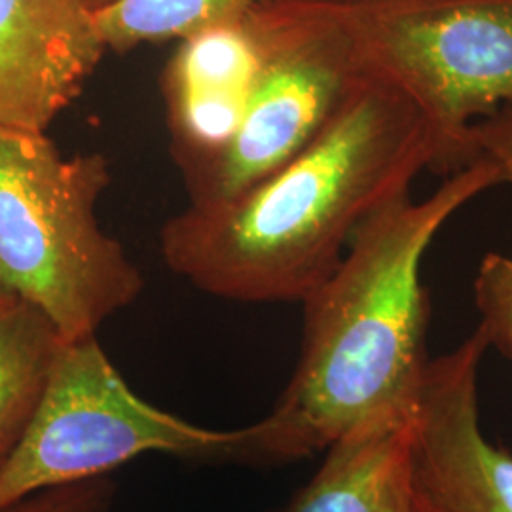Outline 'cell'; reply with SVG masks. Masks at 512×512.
<instances>
[{
	"mask_svg": "<svg viewBox=\"0 0 512 512\" xmlns=\"http://www.w3.org/2000/svg\"><path fill=\"white\" fill-rule=\"evenodd\" d=\"M258 52L238 131L186 177L192 205L226 202L308 147L363 76L336 0H275L247 14Z\"/></svg>",
	"mask_w": 512,
	"mask_h": 512,
	"instance_id": "6",
	"label": "cell"
},
{
	"mask_svg": "<svg viewBox=\"0 0 512 512\" xmlns=\"http://www.w3.org/2000/svg\"><path fill=\"white\" fill-rule=\"evenodd\" d=\"M435 147L403 93L363 74L329 124L236 198L165 222L167 268L202 293L243 304L304 302L378 207L433 167Z\"/></svg>",
	"mask_w": 512,
	"mask_h": 512,
	"instance_id": "1",
	"label": "cell"
},
{
	"mask_svg": "<svg viewBox=\"0 0 512 512\" xmlns=\"http://www.w3.org/2000/svg\"><path fill=\"white\" fill-rule=\"evenodd\" d=\"M245 18L179 40L165 67L169 131L184 177L219 156L247 109L258 52Z\"/></svg>",
	"mask_w": 512,
	"mask_h": 512,
	"instance_id": "9",
	"label": "cell"
},
{
	"mask_svg": "<svg viewBox=\"0 0 512 512\" xmlns=\"http://www.w3.org/2000/svg\"><path fill=\"white\" fill-rule=\"evenodd\" d=\"M243 429H209L141 399L97 336L63 342L35 418L0 471V509L145 454L236 459Z\"/></svg>",
	"mask_w": 512,
	"mask_h": 512,
	"instance_id": "5",
	"label": "cell"
},
{
	"mask_svg": "<svg viewBox=\"0 0 512 512\" xmlns=\"http://www.w3.org/2000/svg\"><path fill=\"white\" fill-rule=\"evenodd\" d=\"M103 154L65 156L46 133L0 128V294L37 308L65 342L97 336L145 279L101 226Z\"/></svg>",
	"mask_w": 512,
	"mask_h": 512,
	"instance_id": "3",
	"label": "cell"
},
{
	"mask_svg": "<svg viewBox=\"0 0 512 512\" xmlns=\"http://www.w3.org/2000/svg\"><path fill=\"white\" fill-rule=\"evenodd\" d=\"M503 183V165L482 154L423 202L404 190L355 230L336 270L302 302L293 376L266 418L241 427L236 459L310 458L378 412L416 408L431 361L423 256L461 207Z\"/></svg>",
	"mask_w": 512,
	"mask_h": 512,
	"instance_id": "2",
	"label": "cell"
},
{
	"mask_svg": "<svg viewBox=\"0 0 512 512\" xmlns=\"http://www.w3.org/2000/svg\"><path fill=\"white\" fill-rule=\"evenodd\" d=\"M488 348L476 327L427 365L408 448L410 512H512V454L480 425L478 372Z\"/></svg>",
	"mask_w": 512,
	"mask_h": 512,
	"instance_id": "7",
	"label": "cell"
},
{
	"mask_svg": "<svg viewBox=\"0 0 512 512\" xmlns=\"http://www.w3.org/2000/svg\"><path fill=\"white\" fill-rule=\"evenodd\" d=\"M63 342L37 308L10 296L0 302V471L29 431Z\"/></svg>",
	"mask_w": 512,
	"mask_h": 512,
	"instance_id": "11",
	"label": "cell"
},
{
	"mask_svg": "<svg viewBox=\"0 0 512 512\" xmlns=\"http://www.w3.org/2000/svg\"><path fill=\"white\" fill-rule=\"evenodd\" d=\"M275 0H112L95 10L107 50L124 54L143 44L183 40L203 29L236 23Z\"/></svg>",
	"mask_w": 512,
	"mask_h": 512,
	"instance_id": "12",
	"label": "cell"
},
{
	"mask_svg": "<svg viewBox=\"0 0 512 512\" xmlns=\"http://www.w3.org/2000/svg\"><path fill=\"white\" fill-rule=\"evenodd\" d=\"M88 2H90V6H92L93 10H99V8H103V6L110 4L112 0H88Z\"/></svg>",
	"mask_w": 512,
	"mask_h": 512,
	"instance_id": "15",
	"label": "cell"
},
{
	"mask_svg": "<svg viewBox=\"0 0 512 512\" xmlns=\"http://www.w3.org/2000/svg\"><path fill=\"white\" fill-rule=\"evenodd\" d=\"M114 484L107 476L29 495L0 512H110Z\"/></svg>",
	"mask_w": 512,
	"mask_h": 512,
	"instance_id": "14",
	"label": "cell"
},
{
	"mask_svg": "<svg viewBox=\"0 0 512 512\" xmlns=\"http://www.w3.org/2000/svg\"><path fill=\"white\" fill-rule=\"evenodd\" d=\"M6 300V296L4 294H0V302H4Z\"/></svg>",
	"mask_w": 512,
	"mask_h": 512,
	"instance_id": "16",
	"label": "cell"
},
{
	"mask_svg": "<svg viewBox=\"0 0 512 512\" xmlns=\"http://www.w3.org/2000/svg\"><path fill=\"white\" fill-rule=\"evenodd\" d=\"M361 73L418 109L433 173L478 160L473 128L512 103V0H336Z\"/></svg>",
	"mask_w": 512,
	"mask_h": 512,
	"instance_id": "4",
	"label": "cell"
},
{
	"mask_svg": "<svg viewBox=\"0 0 512 512\" xmlns=\"http://www.w3.org/2000/svg\"><path fill=\"white\" fill-rule=\"evenodd\" d=\"M107 52L88 0H0V128L46 133Z\"/></svg>",
	"mask_w": 512,
	"mask_h": 512,
	"instance_id": "8",
	"label": "cell"
},
{
	"mask_svg": "<svg viewBox=\"0 0 512 512\" xmlns=\"http://www.w3.org/2000/svg\"><path fill=\"white\" fill-rule=\"evenodd\" d=\"M412 421L414 410H384L355 425L281 512H410Z\"/></svg>",
	"mask_w": 512,
	"mask_h": 512,
	"instance_id": "10",
	"label": "cell"
},
{
	"mask_svg": "<svg viewBox=\"0 0 512 512\" xmlns=\"http://www.w3.org/2000/svg\"><path fill=\"white\" fill-rule=\"evenodd\" d=\"M509 107H511V110H512V103H509Z\"/></svg>",
	"mask_w": 512,
	"mask_h": 512,
	"instance_id": "17",
	"label": "cell"
},
{
	"mask_svg": "<svg viewBox=\"0 0 512 512\" xmlns=\"http://www.w3.org/2000/svg\"><path fill=\"white\" fill-rule=\"evenodd\" d=\"M478 154H490L503 165L507 183H512V112L503 107L473 128ZM475 304L480 329L488 346L495 348L512 365V258L488 253L475 277Z\"/></svg>",
	"mask_w": 512,
	"mask_h": 512,
	"instance_id": "13",
	"label": "cell"
}]
</instances>
